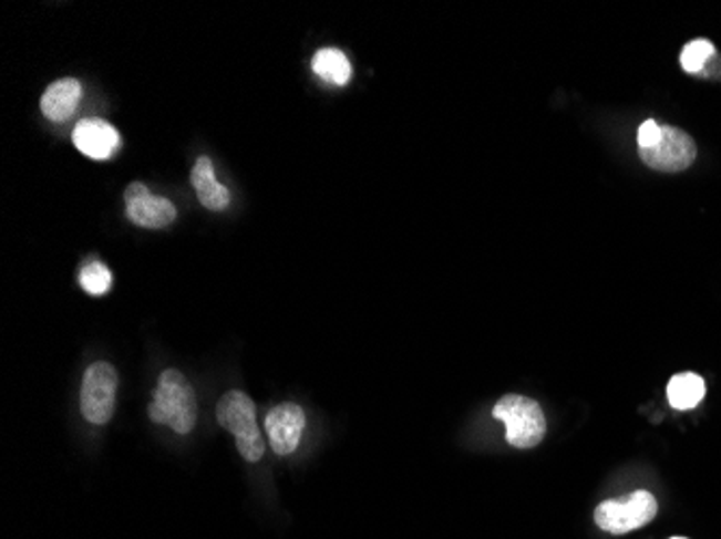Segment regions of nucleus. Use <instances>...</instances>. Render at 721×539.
<instances>
[{
	"mask_svg": "<svg viewBox=\"0 0 721 539\" xmlns=\"http://www.w3.org/2000/svg\"><path fill=\"white\" fill-rule=\"evenodd\" d=\"M147 413L154 423L169 425L177 434L193 432L197 423V397L190 382L177 370H165L158 377L156 395Z\"/></svg>",
	"mask_w": 721,
	"mask_h": 539,
	"instance_id": "obj_1",
	"label": "nucleus"
},
{
	"mask_svg": "<svg viewBox=\"0 0 721 539\" xmlns=\"http://www.w3.org/2000/svg\"><path fill=\"white\" fill-rule=\"evenodd\" d=\"M493 416L506 425V440L516 449H534L547 434V416L536 400L523 395L502 397Z\"/></svg>",
	"mask_w": 721,
	"mask_h": 539,
	"instance_id": "obj_2",
	"label": "nucleus"
},
{
	"mask_svg": "<svg viewBox=\"0 0 721 539\" xmlns=\"http://www.w3.org/2000/svg\"><path fill=\"white\" fill-rule=\"evenodd\" d=\"M216 421L234 434L236 447L247 462H259L264 456V438L255 421L254 400L243 391H229L216 404Z\"/></svg>",
	"mask_w": 721,
	"mask_h": 539,
	"instance_id": "obj_3",
	"label": "nucleus"
},
{
	"mask_svg": "<svg viewBox=\"0 0 721 539\" xmlns=\"http://www.w3.org/2000/svg\"><path fill=\"white\" fill-rule=\"evenodd\" d=\"M657 509V498L648 490H636L627 497L602 500L596 507L595 522L611 536H625L655 520Z\"/></svg>",
	"mask_w": 721,
	"mask_h": 539,
	"instance_id": "obj_4",
	"label": "nucleus"
},
{
	"mask_svg": "<svg viewBox=\"0 0 721 539\" xmlns=\"http://www.w3.org/2000/svg\"><path fill=\"white\" fill-rule=\"evenodd\" d=\"M117 372L109 363H93L81 388V411L89 423L104 425L115 415Z\"/></svg>",
	"mask_w": 721,
	"mask_h": 539,
	"instance_id": "obj_5",
	"label": "nucleus"
},
{
	"mask_svg": "<svg viewBox=\"0 0 721 539\" xmlns=\"http://www.w3.org/2000/svg\"><path fill=\"white\" fill-rule=\"evenodd\" d=\"M698 156L696 141L680 127L661 125V141L650 149H639L641 163L661 173H679L693 165Z\"/></svg>",
	"mask_w": 721,
	"mask_h": 539,
	"instance_id": "obj_6",
	"label": "nucleus"
},
{
	"mask_svg": "<svg viewBox=\"0 0 721 539\" xmlns=\"http://www.w3.org/2000/svg\"><path fill=\"white\" fill-rule=\"evenodd\" d=\"M130 222L143 229H165L175 220L177 211L169 199L154 195L145 184H130L124 193Z\"/></svg>",
	"mask_w": 721,
	"mask_h": 539,
	"instance_id": "obj_7",
	"label": "nucleus"
},
{
	"mask_svg": "<svg viewBox=\"0 0 721 539\" xmlns=\"http://www.w3.org/2000/svg\"><path fill=\"white\" fill-rule=\"evenodd\" d=\"M307 418L298 404H279L266 416V434L277 456H290L297 452Z\"/></svg>",
	"mask_w": 721,
	"mask_h": 539,
	"instance_id": "obj_8",
	"label": "nucleus"
},
{
	"mask_svg": "<svg viewBox=\"0 0 721 539\" xmlns=\"http://www.w3.org/2000/svg\"><path fill=\"white\" fill-rule=\"evenodd\" d=\"M74 145L91 160H109L120 149V132L102 120H83L74 127Z\"/></svg>",
	"mask_w": 721,
	"mask_h": 539,
	"instance_id": "obj_9",
	"label": "nucleus"
},
{
	"mask_svg": "<svg viewBox=\"0 0 721 539\" xmlns=\"http://www.w3.org/2000/svg\"><path fill=\"white\" fill-rule=\"evenodd\" d=\"M83 97V84L76 79H63L50 84L42 95V113L54 124L68 122Z\"/></svg>",
	"mask_w": 721,
	"mask_h": 539,
	"instance_id": "obj_10",
	"label": "nucleus"
},
{
	"mask_svg": "<svg viewBox=\"0 0 721 539\" xmlns=\"http://www.w3.org/2000/svg\"><path fill=\"white\" fill-rule=\"evenodd\" d=\"M190 184L197 190V197L204 208H208L210 211H223L229 206V199H231L229 190L223 184H218L210 158L204 156L197 160V165L190 173Z\"/></svg>",
	"mask_w": 721,
	"mask_h": 539,
	"instance_id": "obj_11",
	"label": "nucleus"
},
{
	"mask_svg": "<svg viewBox=\"0 0 721 539\" xmlns=\"http://www.w3.org/2000/svg\"><path fill=\"white\" fill-rule=\"evenodd\" d=\"M707 395V384L698 374L674 375L668 382V400L677 411L696 408Z\"/></svg>",
	"mask_w": 721,
	"mask_h": 539,
	"instance_id": "obj_12",
	"label": "nucleus"
},
{
	"mask_svg": "<svg viewBox=\"0 0 721 539\" xmlns=\"http://www.w3.org/2000/svg\"><path fill=\"white\" fill-rule=\"evenodd\" d=\"M311 70L333 84H346L350 81V74H352V68H350V61L346 59V54L338 50V48H322L313 54L311 59Z\"/></svg>",
	"mask_w": 721,
	"mask_h": 539,
	"instance_id": "obj_13",
	"label": "nucleus"
},
{
	"mask_svg": "<svg viewBox=\"0 0 721 539\" xmlns=\"http://www.w3.org/2000/svg\"><path fill=\"white\" fill-rule=\"evenodd\" d=\"M713 52H715V48L709 40H696V42L687 43L680 52V65L684 72L698 74L707 65V61L713 56Z\"/></svg>",
	"mask_w": 721,
	"mask_h": 539,
	"instance_id": "obj_14",
	"label": "nucleus"
},
{
	"mask_svg": "<svg viewBox=\"0 0 721 539\" xmlns=\"http://www.w3.org/2000/svg\"><path fill=\"white\" fill-rule=\"evenodd\" d=\"M81 286L86 293L91 296H102L106 291L111 290L113 286V274L111 270L100 263V261H93V263H86L85 268L81 270Z\"/></svg>",
	"mask_w": 721,
	"mask_h": 539,
	"instance_id": "obj_15",
	"label": "nucleus"
},
{
	"mask_svg": "<svg viewBox=\"0 0 721 539\" xmlns=\"http://www.w3.org/2000/svg\"><path fill=\"white\" fill-rule=\"evenodd\" d=\"M661 141V125L657 124L655 120H648L639 125L637 129V145L639 149H650Z\"/></svg>",
	"mask_w": 721,
	"mask_h": 539,
	"instance_id": "obj_16",
	"label": "nucleus"
},
{
	"mask_svg": "<svg viewBox=\"0 0 721 539\" xmlns=\"http://www.w3.org/2000/svg\"><path fill=\"white\" fill-rule=\"evenodd\" d=\"M670 539H687V538H670Z\"/></svg>",
	"mask_w": 721,
	"mask_h": 539,
	"instance_id": "obj_17",
	"label": "nucleus"
}]
</instances>
